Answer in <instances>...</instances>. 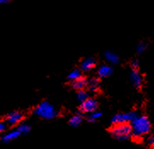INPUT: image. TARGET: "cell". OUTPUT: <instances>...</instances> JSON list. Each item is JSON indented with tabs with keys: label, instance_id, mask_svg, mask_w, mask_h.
<instances>
[{
	"label": "cell",
	"instance_id": "24",
	"mask_svg": "<svg viewBox=\"0 0 154 149\" xmlns=\"http://www.w3.org/2000/svg\"><path fill=\"white\" fill-rule=\"evenodd\" d=\"M149 149H154V147H150Z\"/></svg>",
	"mask_w": 154,
	"mask_h": 149
},
{
	"label": "cell",
	"instance_id": "4",
	"mask_svg": "<svg viewBox=\"0 0 154 149\" xmlns=\"http://www.w3.org/2000/svg\"><path fill=\"white\" fill-rule=\"evenodd\" d=\"M98 108V101L94 98H89L85 102L81 103L79 107L80 113L85 114V113H91L94 111H97Z\"/></svg>",
	"mask_w": 154,
	"mask_h": 149
},
{
	"label": "cell",
	"instance_id": "2",
	"mask_svg": "<svg viewBox=\"0 0 154 149\" xmlns=\"http://www.w3.org/2000/svg\"><path fill=\"white\" fill-rule=\"evenodd\" d=\"M32 113L45 120H51L58 116V112L55 109V106L48 101H44L35 107Z\"/></svg>",
	"mask_w": 154,
	"mask_h": 149
},
{
	"label": "cell",
	"instance_id": "13",
	"mask_svg": "<svg viewBox=\"0 0 154 149\" xmlns=\"http://www.w3.org/2000/svg\"><path fill=\"white\" fill-rule=\"evenodd\" d=\"M83 122V118L81 114H76L69 119V124L72 127H78Z\"/></svg>",
	"mask_w": 154,
	"mask_h": 149
},
{
	"label": "cell",
	"instance_id": "22",
	"mask_svg": "<svg viewBox=\"0 0 154 149\" xmlns=\"http://www.w3.org/2000/svg\"><path fill=\"white\" fill-rule=\"evenodd\" d=\"M0 3H1L2 5H7V4H10V1H9V0H1Z\"/></svg>",
	"mask_w": 154,
	"mask_h": 149
},
{
	"label": "cell",
	"instance_id": "5",
	"mask_svg": "<svg viewBox=\"0 0 154 149\" xmlns=\"http://www.w3.org/2000/svg\"><path fill=\"white\" fill-rule=\"evenodd\" d=\"M23 118H24V115L21 112H20V111H13V112H10V113L7 114L5 122L9 125H11V126L17 125L23 120Z\"/></svg>",
	"mask_w": 154,
	"mask_h": 149
},
{
	"label": "cell",
	"instance_id": "16",
	"mask_svg": "<svg viewBox=\"0 0 154 149\" xmlns=\"http://www.w3.org/2000/svg\"><path fill=\"white\" fill-rule=\"evenodd\" d=\"M16 129L20 132V134H27V133H29V132H30L31 127L29 124H25V123H22V124H20L18 126H17Z\"/></svg>",
	"mask_w": 154,
	"mask_h": 149
},
{
	"label": "cell",
	"instance_id": "11",
	"mask_svg": "<svg viewBox=\"0 0 154 149\" xmlns=\"http://www.w3.org/2000/svg\"><path fill=\"white\" fill-rule=\"evenodd\" d=\"M87 84H88V79H86L84 77H81L79 79L72 81L71 83V86L72 89L80 91V90H84L85 87H87Z\"/></svg>",
	"mask_w": 154,
	"mask_h": 149
},
{
	"label": "cell",
	"instance_id": "18",
	"mask_svg": "<svg viewBox=\"0 0 154 149\" xmlns=\"http://www.w3.org/2000/svg\"><path fill=\"white\" fill-rule=\"evenodd\" d=\"M146 50V44L144 42H140L136 45V53L137 54H142Z\"/></svg>",
	"mask_w": 154,
	"mask_h": 149
},
{
	"label": "cell",
	"instance_id": "23",
	"mask_svg": "<svg viewBox=\"0 0 154 149\" xmlns=\"http://www.w3.org/2000/svg\"><path fill=\"white\" fill-rule=\"evenodd\" d=\"M152 33H153V36H154V27H153V31H152Z\"/></svg>",
	"mask_w": 154,
	"mask_h": 149
},
{
	"label": "cell",
	"instance_id": "3",
	"mask_svg": "<svg viewBox=\"0 0 154 149\" xmlns=\"http://www.w3.org/2000/svg\"><path fill=\"white\" fill-rule=\"evenodd\" d=\"M110 134L115 139L119 141H126L130 138L132 134V126L129 124H113V126L110 129Z\"/></svg>",
	"mask_w": 154,
	"mask_h": 149
},
{
	"label": "cell",
	"instance_id": "12",
	"mask_svg": "<svg viewBox=\"0 0 154 149\" xmlns=\"http://www.w3.org/2000/svg\"><path fill=\"white\" fill-rule=\"evenodd\" d=\"M100 87V80L97 78H90L88 79V84H87V88L90 92H96Z\"/></svg>",
	"mask_w": 154,
	"mask_h": 149
},
{
	"label": "cell",
	"instance_id": "10",
	"mask_svg": "<svg viewBox=\"0 0 154 149\" xmlns=\"http://www.w3.org/2000/svg\"><path fill=\"white\" fill-rule=\"evenodd\" d=\"M112 73H113V68L112 66L109 65H102L100 67L97 71V74L100 78H107L112 74Z\"/></svg>",
	"mask_w": 154,
	"mask_h": 149
},
{
	"label": "cell",
	"instance_id": "21",
	"mask_svg": "<svg viewBox=\"0 0 154 149\" xmlns=\"http://www.w3.org/2000/svg\"><path fill=\"white\" fill-rule=\"evenodd\" d=\"M8 125H9V124H7L6 122H5V121H1V123H0V131H1V132H5V130L8 129Z\"/></svg>",
	"mask_w": 154,
	"mask_h": 149
},
{
	"label": "cell",
	"instance_id": "14",
	"mask_svg": "<svg viewBox=\"0 0 154 149\" xmlns=\"http://www.w3.org/2000/svg\"><path fill=\"white\" fill-rule=\"evenodd\" d=\"M81 77H82V71L79 68H76V69H73L70 72L69 74L67 76V79L72 82V81L79 79Z\"/></svg>",
	"mask_w": 154,
	"mask_h": 149
},
{
	"label": "cell",
	"instance_id": "15",
	"mask_svg": "<svg viewBox=\"0 0 154 149\" xmlns=\"http://www.w3.org/2000/svg\"><path fill=\"white\" fill-rule=\"evenodd\" d=\"M77 98H78V101H79L80 103L85 102V101H87V100L90 98L88 91H86L85 89L84 90L78 91V93H77Z\"/></svg>",
	"mask_w": 154,
	"mask_h": 149
},
{
	"label": "cell",
	"instance_id": "7",
	"mask_svg": "<svg viewBox=\"0 0 154 149\" xmlns=\"http://www.w3.org/2000/svg\"><path fill=\"white\" fill-rule=\"evenodd\" d=\"M95 60L93 57H88L83 60L80 63V70L83 72H89L94 68L95 67Z\"/></svg>",
	"mask_w": 154,
	"mask_h": 149
},
{
	"label": "cell",
	"instance_id": "20",
	"mask_svg": "<svg viewBox=\"0 0 154 149\" xmlns=\"http://www.w3.org/2000/svg\"><path fill=\"white\" fill-rule=\"evenodd\" d=\"M130 66L132 67V69L138 70V68H139V67H140L139 61L136 59L133 60V61H131V63H130Z\"/></svg>",
	"mask_w": 154,
	"mask_h": 149
},
{
	"label": "cell",
	"instance_id": "9",
	"mask_svg": "<svg viewBox=\"0 0 154 149\" xmlns=\"http://www.w3.org/2000/svg\"><path fill=\"white\" fill-rule=\"evenodd\" d=\"M104 58L107 63L112 65H116L119 62V56L113 51L107 50L104 53Z\"/></svg>",
	"mask_w": 154,
	"mask_h": 149
},
{
	"label": "cell",
	"instance_id": "1",
	"mask_svg": "<svg viewBox=\"0 0 154 149\" xmlns=\"http://www.w3.org/2000/svg\"><path fill=\"white\" fill-rule=\"evenodd\" d=\"M132 134L135 138H140L146 135L149 134L152 129L151 121L146 115H140L137 119L131 123Z\"/></svg>",
	"mask_w": 154,
	"mask_h": 149
},
{
	"label": "cell",
	"instance_id": "17",
	"mask_svg": "<svg viewBox=\"0 0 154 149\" xmlns=\"http://www.w3.org/2000/svg\"><path fill=\"white\" fill-rule=\"evenodd\" d=\"M102 116V113L100 111H94L90 114H88V121L89 122H95L98 119H100Z\"/></svg>",
	"mask_w": 154,
	"mask_h": 149
},
{
	"label": "cell",
	"instance_id": "19",
	"mask_svg": "<svg viewBox=\"0 0 154 149\" xmlns=\"http://www.w3.org/2000/svg\"><path fill=\"white\" fill-rule=\"evenodd\" d=\"M146 143L149 145L151 147H154V135H149L146 138Z\"/></svg>",
	"mask_w": 154,
	"mask_h": 149
},
{
	"label": "cell",
	"instance_id": "6",
	"mask_svg": "<svg viewBox=\"0 0 154 149\" xmlns=\"http://www.w3.org/2000/svg\"><path fill=\"white\" fill-rule=\"evenodd\" d=\"M129 79L133 85L137 89L141 88V86L143 85V77L140 74L139 70L131 69L129 73Z\"/></svg>",
	"mask_w": 154,
	"mask_h": 149
},
{
	"label": "cell",
	"instance_id": "8",
	"mask_svg": "<svg viewBox=\"0 0 154 149\" xmlns=\"http://www.w3.org/2000/svg\"><path fill=\"white\" fill-rule=\"evenodd\" d=\"M20 135L21 134H20L17 129H13V130H10L9 132H7L6 134L2 136L1 140H2V141H3L4 143H9L10 141L17 139Z\"/></svg>",
	"mask_w": 154,
	"mask_h": 149
}]
</instances>
